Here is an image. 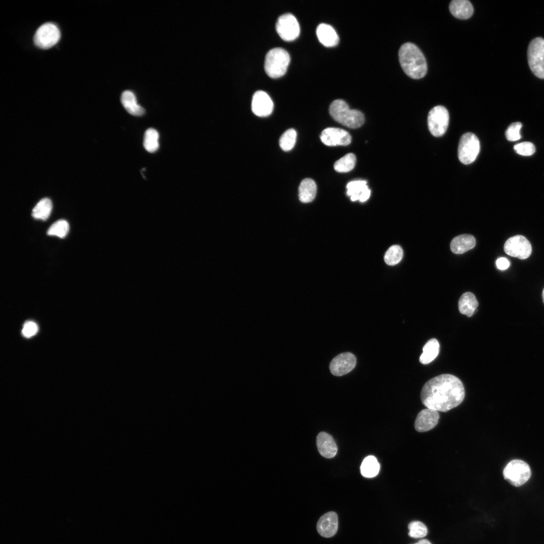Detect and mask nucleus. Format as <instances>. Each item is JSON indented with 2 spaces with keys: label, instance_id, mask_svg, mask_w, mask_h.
I'll return each instance as SVG.
<instances>
[{
  "label": "nucleus",
  "instance_id": "nucleus-1",
  "mask_svg": "<svg viewBox=\"0 0 544 544\" xmlns=\"http://www.w3.org/2000/svg\"><path fill=\"white\" fill-rule=\"evenodd\" d=\"M465 391L460 380L451 374H441L429 380L423 386L421 399L427 408L442 412L459 405Z\"/></svg>",
  "mask_w": 544,
  "mask_h": 544
},
{
  "label": "nucleus",
  "instance_id": "nucleus-2",
  "mask_svg": "<svg viewBox=\"0 0 544 544\" xmlns=\"http://www.w3.org/2000/svg\"><path fill=\"white\" fill-rule=\"evenodd\" d=\"M398 56L400 65L409 77L419 79L425 76L427 71L426 59L415 44L411 42L402 44L399 48Z\"/></svg>",
  "mask_w": 544,
  "mask_h": 544
},
{
  "label": "nucleus",
  "instance_id": "nucleus-3",
  "mask_svg": "<svg viewBox=\"0 0 544 544\" xmlns=\"http://www.w3.org/2000/svg\"><path fill=\"white\" fill-rule=\"evenodd\" d=\"M329 111L333 119L349 128H359L365 121L364 116L361 111L351 109L342 99L333 101L329 106Z\"/></svg>",
  "mask_w": 544,
  "mask_h": 544
},
{
  "label": "nucleus",
  "instance_id": "nucleus-4",
  "mask_svg": "<svg viewBox=\"0 0 544 544\" xmlns=\"http://www.w3.org/2000/svg\"><path fill=\"white\" fill-rule=\"evenodd\" d=\"M290 62V55L285 49L274 48L265 55L264 70L270 78H278L286 74Z\"/></svg>",
  "mask_w": 544,
  "mask_h": 544
},
{
  "label": "nucleus",
  "instance_id": "nucleus-5",
  "mask_svg": "<svg viewBox=\"0 0 544 544\" xmlns=\"http://www.w3.org/2000/svg\"><path fill=\"white\" fill-rule=\"evenodd\" d=\"M503 473L506 480L511 485L518 487L529 479L531 472L530 466L526 462L514 459L507 464Z\"/></svg>",
  "mask_w": 544,
  "mask_h": 544
},
{
  "label": "nucleus",
  "instance_id": "nucleus-6",
  "mask_svg": "<svg viewBox=\"0 0 544 544\" xmlns=\"http://www.w3.org/2000/svg\"><path fill=\"white\" fill-rule=\"evenodd\" d=\"M529 66L537 78L544 79V39L534 38L530 42L527 50Z\"/></svg>",
  "mask_w": 544,
  "mask_h": 544
},
{
  "label": "nucleus",
  "instance_id": "nucleus-7",
  "mask_svg": "<svg viewBox=\"0 0 544 544\" xmlns=\"http://www.w3.org/2000/svg\"><path fill=\"white\" fill-rule=\"evenodd\" d=\"M480 151V143L477 137L471 132H466L460 139L458 147V157L463 164L472 163Z\"/></svg>",
  "mask_w": 544,
  "mask_h": 544
},
{
  "label": "nucleus",
  "instance_id": "nucleus-8",
  "mask_svg": "<svg viewBox=\"0 0 544 544\" xmlns=\"http://www.w3.org/2000/svg\"><path fill=\"white\" fill-rule=\"evenodd\" d=\"M449 119L447 109L441 105L432 108L428 116V125L431 134L436 137L443 135L448 127Z\"/></svg>",
  "mask_w": 544,
  "mask_h": 544
},
{
  "label": "nucleus",
  "instance_id": "nucleus-9",
  "mask_svg": "<svg viewBox=\"0 0 544 544\" xmlns=\"http://www.w3.org/2000/svg\"><path fill=\"white\" fill-rule=\"evenodd\" d=\"M60 38V32L57 26L50 22L45 23L36 30L34 42L42 49L49 48L56 44Z\"/></svg>",
  "mask_w": 544,
  "mask_h": 544
},
{
  "label": "nucleus",
  "instance_id": "nucleus-10",
  "mask_svg": "<svg viewBox=\"0 0 544 544\" xmlns=\"http://www.w3.org/2000/svg\"><path fill=\"white\" fill-rule=\"evenodd\" d=\"M276 29L280 36L285 41H292L299 35L300 28L296 17L291 13L280 16L276 23Z\"/></svg>",
  "mask_w": 544,
  "mask_h": 544
},
{
  "label": "nucleus",
  "instance_id": "nucleus-11",
  "mask_svg": "<svg viewBox=\"0 0 544 544\" xmlns=\"http://www.w3.org/2000/svg\"><path fill=\"white\" fill-rule=\"evenodd\" d=\"M505 252L509 256L525 259L529 257L532 252L529 241L522 235H515L509 238L504 246Z\"/></svg>",
  "mask_w": 544,
  "mask_h": 544
},
{
  "label": "nucleus",
  "instance_id": "nucleus-12",
  "mask_svg": "<svg viewBox=\"0 0 544 544\" xmlns=\"http://www.w3.org/2000/svg\"><path fill=\"white\" fill-rule=\"evenodd\" d=\"M356 358L350 352L341 353L330 362L329 369L334 376H341L350 372L355 367Z\"/></svg>",
  "mask_w": 544,
  "mask_h": 544
},
{
  "label": "nucleus",
  "instance_id": "nucleus-13",
  "mask_svg": "<svg viewBox=\"0 0 544 544\" xmlns=\"http://www.w3.org/2000/svg\"><path fill=\"white\" fill-rule=\"evenodd\" d=\"M320 138L321 142L328 146H347L351 143L352 140L351 136L348 131L336 127L324 129L321 132Z\"/></svg>",
  "mask_w": 544,
  "mask_h": 544
},
{
  "label": "nucleus",
  "instance_id": "nucleus-14",
  "mask_svg": "<svg viewBox=\"0 0 544 544\" xmlns=\"http://www.w3.org/2000/svg\"><path fill=\"white\" fill-rule=\"evenodd\" d=\"M273 108V102L265 92L258 90L254 93L251 102V109L254 114L260 117L268 116Z\"/></svg>",
  "mask_w": 544,
  "mask_h": 544
},
{
  "label": "nucleus",
  "instance_id": "nucleus-15",
  "mask_svg": "<svg viewBox=\"0 0 544 544\" xmlns=\"http://www.w3.org/2000/svg\"><path fill=\"white\" fill-rule=\"evenodd\" d=\"M439 418L438 411L429 408L424 409L419 413L416 417L415 428L419 432L428 431L437 425Z\"/></svg>",
  "mask_w": 544,
  "mask_h": 544
},
{
  "label": "nucleus",
  "instance_id": "nucleus-16",
  "mask_svg": "<svg viewBox=\"0 0 544 544\" xmlns=\"http://www.w3.org/2000/svg\"><path fill=\"white\" fill-rule=\"evenodd\" d=\"M338 528V518L334 512H328L323 515L317 524L318 533L325 537L333 536Z\"/></svg>",
  "mask_w": 544,
  "mask_h": 544
},
{
  "label": "nucleus",
  "instance_id": "nucleus-17",
  "mask_svg": "<svg viewBox=\"0 0 544 544\" xmlns=\"http://www.w3.org/2000/svg\"><path fill=\"white\" fill-rule=\"evenodd\" d=\"M366 180H358L350 181L347 185V194L352 201L359 200L364 202L368 200L371 194Z\"/></svg>",
  "mask_w": 544,
  "mask_h": 544
},
{
  "label": "nucleus",
  "instance_id": "nucleus-18",
  "mask_svg": "<svg viewBox=\"0 0 544 544\" xmlns=\"http://www.w3.org/2000/svg\"><path fill=\"white\" fill-rule=\"evenodd\" d=\"M317 447L319 453L327 458L333 457L337 451V446L331 435L321 432L316 439Z\"/></svg>",
  "mask_w": 544,
  "mask_h": 544
},
{
  "label": "nucleus",
  "instance_id": "nucleus-19",
  "mask_svg": "<svg viewBox=\"0 0 544 544\" xmlns=\"http://www.w3.org/2000/svg\"><path fill=\"white\" fill-rule=\"evenodd\" d=\"M316 35L320 42L326 47H333L339 42V37L334 28L330 25L320 24L316 28Z\"/></svg>",
  "mask_w": 544,
  "mask_h": 544
},
{
  "label": "nucleus",
  "instance_id": "nucleus-20",
  "mask_svg": "<svg viewBox=\"0 0 544 544\" xmlns=\"http://www.w3.org/2000/svg\"><path fill=\"white\" fill-rule=\"evenodd\" d=\"M475 245V238L471 235L462 234L454 237L450 243V249L455 254H462Z\"/></svg>",
  "mask_w": 544,
  "mask_h": 544
},
{
  "label": "nucleus",
  "instance_id": "nucleus-21",
  "mask_svg": "<svg viewBox=\"0 0 544 544\" xmlns=\"http://www.w3.org/2000/svg\"><path fill=\"white\" fill-rule=\"evenodd\" d=\"M449 10L453 16L460 19L469 18L473 12L472 4L467 0L451 1L449 5Z\"/></svg>",
  "mask_w": 544,
  "mask_h": 544
},
{
  "label": "nucleus",
  "instance_id": "nucleus-22",
  "mask_svg": "<svg viewBox=\"0 0 544 544\" xmlns=\"http://www.w3.org/2000/svg\"><path fill=\"white\" fill-rule=\"evenodd\" d=\"M121 102L126 110L132 115L141 116L145 113L144 108L138 103L135 95L130 90L122 92Z\"/></svg>",
  "mask_w": 544,
  "mask_h": 544
},
{
  "label": "nucleus",
  "instance_id": "nucleus-23",
  "mask_svg": "<svg viewBox=\"0 0 544 544\" xmlns=\"http://www.w3.org/2000/svg\"><path fill=\"white\" fill-rule=\"evenodd\" d=\"M317 186L315 181L310 178H305L299 186V198L303 203L311 202L315 197Z\"/></svg>",
  "mask_w": 544,
  "mask_h": 544
},
{
  "label": "nucleus",
  "instance_id": "nucleus-24",
  "mask_svg": "<svg viewBox=\"0 0 544 544\" xmlns=\"http://www.w3.org/2000/svg\"><path fill=\"white\" fill-rule=\"evenodd\" d=\"M478 301L475 296L471 292L463 294L458 301L459 312L468 317H471L478 306Z\"/></svg>",
  "mask_w": 544,
  "mask_h": 544
},
{
  "label": "nucleus",
  "instance_id": "nucleus-25",
  "mask_svg": "<svg viewBox=\"0 0 544 544\" xmlns=\"http://www.w3.org/2000/svg\"><path fill=\"white\" fill-rule=\"evenodd\" d=\"M440 346L436 338L429 339L423 348V353L420 357V362L424 365L433 361L438 356Z\"/></svg>",
  "mask_w": 544,
  "mask_h": 544
},
{
  "label": "nucleus",
  "instance_id": "nucleus-26",
  "mask_svg": "<svg viewBox=\"0 0 544 544\" xmlns=\"http://www.w3.org/2000/svg\"><path fill=\"white\" fill-rule=\"evenodd\" d=\"M361 472L366 478H372L379 472L380 465L375 457L372 455L364 459L361 465Z\"/></svg>",
  "mask_w": 544,
  "mask_h": 544
},
{
  "label": "nucleus",
  "instance_id": "nucleus-27",
  "mask_svg": "<svg viewBox=\"0 0 544 544\" xmlns=\"http://www.w3.org/2000/svg\"><path fill=\"white\" fill-rule=\"evenodd\" d=\"M52 208L51 201L47 198H43L33 208L32 216L36 219L46 220L51 212Z\"/></svg>",
  "mask_w": 544,
  "mask_h": 544
},
{
  "label": "nucleus",
  "instance_id": "nucleus-28",
  "mask_svg": "<svg viewBox=\"0 0 544 544\" xmlns=\"http://www.w3.org/2000/svg\"><path fill=\"white\" fill-rule=\"evenodd\" d=\"M158 132L155 129L150 128L148 129L144 134V147L145 149L150 153L156 152L159 148Z\"/></svg>",
  "mask_w": 544,
  "mask_h": 544
},
{
  "label": "nucleus",
  "instance_id": "nucleus-29",
  "mask_svg": "<svg viewBox=\"0 0 544 544\" xmlns=\"http://www.w3.org/2000/svg\"><path fill=\"white\" fill-rule=\"evenodd\" d=\"M356 162L355 155L353 153H348L334 163V168L338 172H348L353 169Z\"/></svg>",
  "mask_w": 544,
  "mask_h": 544
},
{
  "label": "nucleus",
  "instance_id": "nucleus-30",
  "mask_svg": "<svg viewBox=\"0 0 544 544\" xmlns=\"http://www.w3.org/2000/svg\"><path fill=\"white\" fill-rule=\"evenodd\" d=\"M403 257V250L397 245L391 246L386 251L384 259L386 264L394 265L399 263Z\"/></svg>",
  "mask_w": 544,
  "mask_h": 544
},
{
  "label": "nucleus",
  "instance_id": "nucleus-31",
  "mask_svg": "<svg viewBox=\"0 0 544 544\" xmlns=\"http://www.w3.org/2000/svg\"><path fill=\"white\" fill-rule=\"evenodd\" d=\"M297 138V132L293 128H290L285 131L279 140L281 148L287 152L294 147Z\"/></svg>",
  "mask_w": 544,
  "mask_h": 544
},
{
  "label": "nucleus",
  "instance_id": "nucleus-32",
  "mask_svg": "<svg viewBox=\"0 0 544 544\" xmlns=\"http://www.w3.org/2000/svg\"><path fill=\"white\" fill-rule=\"evenodd\" d=\"M69 230V225L64 220H59L55 222L48 229L47 234L50 236H56L59 238H64L67 235Z\"/></svg>",
  "mask_w": 544,
  "mask_h": 544
},
{
  "label": "nucleus",
  "instance_id": "nucleus-33",
  "mask_svg": "<svg viewBox=\"0 0 544 544\" xmlns=\"http://www.w3.org/2000/svg\"><path fill=\"white\" fill-rule=\"evenodd\" d=\"M409 535L413 538H422L427 534V528L425 525L419 521H413L408 525Z\"/></svg>",
  "mask_w": 544,
  "mask_h": 544
},
{
  "label": "nucleus",
  "instance_id": "nucleus-34",
  "mask_svg": "<svg viewBox=\"0 0 544 544\" xmlns=\"http://www.w3.org/2000/svg\"><path fill=\"white\" fill-rule=\"evenodd\" d=\"M521 127L522 124L519 122H516L511 124L505 132L507 139L509 141L519 140L521 137L520 134Z\"/></svg>",
  "mask_w": 544,
  "mask_h": 544
},
{
  "label": "nucleus",
  "instance_id": "nucleus-35",
  "mask_svg": "<svg viewBox=\"0 0 544 544\" xmlns=\"http://www.w3.org/2000/svg\"><path fill=\"white\" fill-rule=\"evenodd\" d=\"M514 149L517 154L525 156H531L535 151L534 145L528 142H524L515 145Z\"/></svg>",
  "mask_w": 544,
  "mask_h": 544
},
{
  "label": "nucleus",
  "instance_id": "nucleus-36",
  "mask_svg": "<svg viewBox=\"0 0 544 544\" xmlns=\"http://www.w3.org/2000/svg\"><path fill=\"white\" fill-rule=\"evenodd\" d=\"M37 330V326L35 323L32 321H28L23 326L22 333L25 337H30L34 335Z\"/></svg>",
  "mask_w": 544,
  "mask_h": 544
},
{
  "label": "nucleus",
  "instance_id": "nucleus-37",
  "mask_svg": "<svg viewBox=\"0 0 544 544\" xmlns=\"http://www.w3.org/2000/svg\"><path fill=\"white\" fill-rule=\"evenodd\" d=\"M496 264L497 268L500 270H505L510 266L509 261L505 257L498 258L496 261Z\"/></svg>",
  "mask_w": 544,
  "mask_h": 544
},
{
  "label": "nucleus",
  "instance_id": "nucleus-38",
  "mask_svg": "<svg viewBox=\"0 0 544 544\" xmlns=\"http://www.w3.org/2000/svg\"><path fill=\"white\" fill-rule=\"evenodd\" d=\"M414 544H427V543L421 539V540H419L417 543H414Z\"/></svg>",
  "mask_w": 544,
  "mask_h": 544
},
{
  "label": "nucleus",
  "instance_id": "nucleus-39",
  "mask_svg": "<svg viewBox=\"0 0 544 544\" xmlns=\"http://www.w3.org/2000/svg\"><path fill=\"white\" fill-rule=\"evenodd\" d=\"M542 298L543 302L544 303V289H543V291H542Z\"/></svg>",
  "mask_w": 544,
  "mask_h": 544
}]
</instances>
